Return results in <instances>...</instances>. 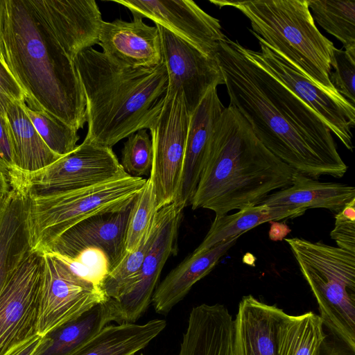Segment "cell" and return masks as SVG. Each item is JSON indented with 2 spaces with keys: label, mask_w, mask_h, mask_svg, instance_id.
Returning a JSON list of instances; mask_svg holds the SVG:
<instances>
[{
  "label": "cell",
  "mask_w": 355,
  "mask_h": 355,
  "mask_svg": "<svg viewBox=\"0 0 355 355\" xmlns=\"http://www.w3.org/2000/svg\"><path fill=\"white\" fill-rule=\"evenodd\" d=\"M334 72L329 78L336 92L352 105H355V53L335 49L331 62Z\"/></svg>",
  "instance_id": "d590c367"
},
{
  "label": "cell",
  "mask_w": 355,
  "mask_h": 355,
  "mask_svg": "<svg viewBox=\"0 0 355 355\" xmlns=\"http://www.w3.org/2000/svg\"><path fill=\"white\" fill-rule=\"evenodd\" d=\"M260 51H252L256 60L275 78L315 112L327 127L352 151L351 128L355 124V107L340 94H331L318 86L289 61L271 49L258 35Z\"/></svg>",
  "instance_id": "7c38bea8"
},
{
  "label": "cell",
  "mask_w": 355,
  "mask_h": 355,
  "mask_svg": "<svg viewBox=\"0 0 355 355\" xmlns=\"http://www.w3.org/2000/svg\"><path fill=\"white\" fill-rule=\"evenodd\" d=\"M323 327L312 311L299 315L286 313L278 331L277 355H318L327 336Z\"/></svg>",
  "instance_id": "f1b7e54d"
},
{
  "label": "cell",
  "mask_w": 355,
  "mask_h": 355,
  "mask_svg": "<svg viewBox=\"0 0 355 355\" xmlns=\"http://www.w3.org/2000/svg\"><path fill=\"white\" fill-rule=\"evenodd\" d=\"M13 102L26 103V96L0 58V113L5 115L8 106Z\"/></svg>",
  "instance_id": "74e56055"
},
{
  "label": "cell",
  "mask_w": 355,
  "mask_h": 355,
  "mask_svg": "<svg viewBox=\"0 0 355 355\" xmlns=\"http://www.w3.org/2000/svg\"><path fill=\"white\" fill-rule=\"evenodd\" d=\"M183 209L174 203L157 210L155 239L144 259L137 282L124 295L111 300L114 322L135 323L151 304L167 259L176 252L177 236Z\"/></svg>",
  "instance_id": "4fadbf2b"
},
{
  "label": "cell",
  "mask_w": 355,
  "mask_h": 355,
  "mask_svg": "<svg viewBox=\"0 0 355 355\" xmlns=\"http://www.w3.org/2000/svg\"><path fill=\"white\" fill-rule=\"evenodd\" d=\"M43 336L37 335L21 345L11 355H33L42 342Z\"/></svg>",
  "instance_id": "b9f144b4"
},
{
  "label": "cell",
  "mask_w": 355,
  "mask_h": 355,
  "mask_svg": "<svg viewBox=\"0 0 355 355\" xmlns=\"http://www.w3.org/2000/svg\"><path fill=\"white\" fill-rule=\"evenodd\" d=\"M225 107L217 87H211L190 115L179 189L173 203L184 209L191 205L205 162L216 121Z\"/></svg>",
  "instance_id": "ac0fdd59"
},
{
  "label": "cell",
  "mask_w": 355,
  "mask_h": 355,
  "mask_svg": "<svg viewBox=\"0 0 355 355\" xmlns=\"http://www.w3.org/2000/svg\"><path fill=\"white\" fill-rule=\"evenodd\" d=\"M0 7H1V0H0Z\"/></svg>",
  "instance_id": "f6af8a7d"
},
{
  "label": "cell",
  "mask_w": 355,
  "mask_h": 355,
  "mask_svg": "<svg viewBox=\"0 0 355 355\" xmlns=\"http://www.w3.org/2000/svg\"><path fill=\"white\" fill-rule=\"evenodd\" d=\"M216 59L230 105L243 115L270 153L313 179L345 175L347 166L324 121L270 73L251 49L226 37L219 43Z\"/></svg>",
  "instance_id": "6da1fadb"
},
{
  "label": "cell",
  "mask_w": 355,
  "mask_h": 355,
  "mask_svg": "<svg viewBox=\"0 0 355 355\" xmlns=\"http://www.w3.org/2000/svg\"><path fill=\"white\" fill-rule=\"evenodd\" d=\"M330 333L355 349V253L302 238L284 239Z\"/></svg>",
  "instance_id": "8992f818"
},
{
  "label": "cell",
  "mask_w": 355,
  "mask_h": 355,
  "mask_svg": "<svg viewBox=\"0 0 355 355\" xmlns=\"http://www.w3.org/2000/svg\"><path fill=\"white\" fill-rule=\"evenodd\" d=\"M44 254L37 331L44 336L107 300L100 286L75 275L60 259Z\"/></svg>",
  "instance_id": "8fae6325"
},
{
  "label": "cell",
  "mask_w": 355,
  "mask_h": 355,
  "mask_svg": "<svg viewBox=\"0 0 355 355\" xmlns=\"http://www.w3.org/2000/svg\"><path fill=\"white\" fill-rule=\"evenodd\" d=\"M147 179L126 174L98 184L47 195H31L34 250L45 253L64 232L100 214L129 206Z\"/></svg>",
  "instance_id": "52a82bcc"
},
{
  "label": "cell",
  "mask_w": 355,
  "mask_h": 355,
  "mask_svg": "<svg viewBox=\"0 0 355 355\" xmlns=\"http://www.w3.org/2000/svg\"><path fill=\"white\" fill-rule=\"evenodd\" d=\"M0 58L26 96V105L78 130L86 99L74 61L30 0H1Z\"/></svg>",
  "instance_id": "7a4b0ae2"
},
{
  "label": "cell",
  "mask_w": 355,
  "mask_h": 355,
  "mask_svg": "<svg viewBox=\"0 0 355 355\" xmlns=\"http://www.w3.org/2000/svg\"><path fill=\"white\" fill-rule=\"evenodd\" d=\"M133 202L123 210L79 222L60 236L46 252L73 257L85 249L98 248L105 254L110 272L126 254L125 235Z\"/></svg>",
  "instance_id": "e0dca14e"
},
{
  "label": "cell",
  "mask_w": 355,
  "mask_h": 355,
  "mask_svg": "<svg viewBox=\"0 0 355 355\" xmlns=\"http://www.w3.org/2000/svg\"><path fill=\"white\" fill-rule=\"evenodd\" d=\"M0 170L4 172L10 182L17 173L13 162L12 143L6 114L0 113Z\"/></svg>",
  "instance_id": "f35d334b"
},
{
  "label": "cell",
  "mask_w": 355,
  "mask_h": 355,
  "mask_svg": "<svg viewBox=\"0 0 355 355\" xmlns=\"http://www.w3.org/2000/svg\"><path fill=\"white\" fill-rule=\"evenodd\" d=\"M318 355H355V349L331 334V336L327 334L320 345Z\"/></svg>",
  "instance_id": "ab89813d"
},
{
  "label": "cell",
  "mask_w": 355,
  "mask_h": 355,
  "mask_svg": "<svg viewBox=\"0 0 355 355\" xmlns=\"http://www.w3.org/2000/svg\"><path fill=\"white\" fill-rule=\"evenodd\" d=\"M86 99L85 141L112 148L142 129H150L164 105L168 74L162 61L148 67L116 64L89 48L74 59Z\"/></svg>",
  "instance_id": "277c9868"
},
{
  "label": "cell",
  "mask_w": 355,
  "mask_h": 355,
  "mask_svg": "<svg viewBox=\"0 0 355 355\" xmlns=\"http://www.w3.org/2000/svg\"><path fill=\"white\" fill-rule=\"evenodd\" d=\"M126 7L134 19L148 18L216 58L220 41L226 37L218 19L191 0H113Z\"/></svg>",
  "instance_id": "5bb4252c"
},
{
  "label": "cell",
  "mask_w": 355,
  "mask_h": 355,
  "mask_svg": "<svg viewBox=\"0 0 355 355\" xmlns=\"http://www.w3.org/2000/svg\"><path fill=\"white\" fill-rule=\"evenodd\" d=\"M157 211L153 185L148 178L144 188L134 200L129 216L125 243L126 254L138 248L152 226Z\"/></svg>",
  "instance_id": "d6a6232c"
},
{
  "label": "cell",
  "mask_w": 355,
  "mask_h": 355,
  "mask_svg": "<svg viewBox=\"0 0 355 355\" xmlns=\"http://www.w3.org/2000/svg\"><path fill=\"white\" fill-rule=\"evenodd\" d=\"M70 58L99 43L103 20L94 0H30Z\"/></svg>",
  "instance_id": "2e32d148"
},
{
  "label": "cell",
  "mask_w": 355,
  "mask_h": 355,
  "mask_svg": "<svg viewBox=\"0 0 355 355\" xmlns=\"http://www.w3.org/2000/svg\"><path fill=\"white\" fill-rule=\"evenodd\" d=\"M128 174L112 148L86 141L47 167L17 180L31 195H47L98 184Z\"/></svg>",
  "instance_id": "30bf717a"
},
{
  "label": "cell",
  "mask_w": 355,
  "mask_h": 355,
  "mask_svg": "<svg viewBox=\"0 0 355 355\" xmlns=\"http://www.w3.org/2000/svg\"><path fill=\"white\" fill-rule=\"evenodd\" d=\"M0 209V294L19 266L34 251L31 198L19 181Z\"/></svg>",
  "instance_id": "ffe728a7"
},
{
  "label": "cell",
  "mask_w": 355,
  "mask_h": 355,
  "mask_svg": "<svg viewBox=\"0 0 355 355\" xmlns=\"http://www.w3.org/2000/svg\"><path fill=\"white\" fill-rule=\"evenodd\" d=\"M112 321L113 309L108 299L46 334L33 355H69Z\"/></svg>",
  "instance_id": "4316f807"
},
{
  "label": "cell",
  "mask_w": 355,
  "mask_h": 355,
  "mask_svg": "<svg viewBox=\"0 0 355 355\" xmlns=\"http://www.w3.org/2000/svg\"><path fill=\"white\" fill-rule=\"evenodd\" d=\"M189 119L182 92L167 89L162 110L149 129L153 159L148 178L153 185L157 210L173 203L177 195Z\"/></svg>",
  "instance_id": "ba28073f"
},
{
  "label": "cell",
  "mask_w": 355,
  "mask_h": 355,
  "mask_svg": "<svg viewBox=\"0 0 355 355\" xmlns=\"http://www.w3.org/2000/svg\"><path fill=\"white\" fill-rule=\"evenodd\" d=\"M355 198V187L340 182H320L295 171L291 184L268 195L261 205L322 208L340 211ZM260 205V204H259Z\"/></svg>",
  "instance_id": "cb8c5ba5"
},
{
  "label": "cell",
  "mask_w": 355,
  "mask_h": 355,
  "mask_svg": "<svg viewBox=\"0 0 355 355\" xmlns=\"http://www.w3.org/2000/svg\"><path fill=\"white\" fill-rule=\"evenodd\" d=\"M163 319L144 324H107L83 345L69 355H135L166 327Z\"/></svg>",
  "instance_id": "d4e9b609"
},
{
  "label": "cell",
  "mask_w": 355,
  "mask_h": 355,
  "mask_svg": "<svg viewBox=\"0 0 355 355\" xmlns=\"http://www.w3.org/2000/svg\"><path fill=\"white\" fill-rule=\"evenodd\" d=\"M21 104L11 103L6 110L17 175L37 172L61 157L46 145Z\"/></svg>",
  "instance_id": "484cf974"
},
{
  "label": "cell",
  "mask_w": 355,
  "mask_h": 355,
  "mask_svg": "<svg viewBox=\"0 0 355 355\" xmlns=\"http://www.w3.org/2000/svg\"><path fill=\"white\" fill-rule=\"evenodd\" d=\"M98 44L110 60L122 67H148L162 62L158 28L146 24L141 19L103 21Z\"/></svg>",
  "instance_id": "d6986e66"
},
{
  "label": "cell",
  "mask_w": 355,
  "mask_h": 355,
  "mask_svg": "<svg viewBox=\"0 0 355 355\" xmlns=\"http://www.w3.org/2000/svg\"><path fill=\"white\" fill-rule=\"evenodd\" d=\"M12 185L7 175L0 170V209L7 199Z\"/></svg>",
  "instance_id": "7bdbcfd3"
},
{
  "label": "cell",
  "mask_w": 355,
  "mask_h": 355,
  "mask_svg": "<svg viewBox=\"0 0 355 355\" xmlns=\"http://www.w3.org/2000/svg\"><path fill=\"white\" fill-rule=\"evenodd\" d=\"M44 254L34 250L0 294V355H11L38 334Z\"/></svg>",
  "instance_id": "9c48e42d"
},
{
  "label": "cell",
  "mask_w": 355,
  "mask_h": 355,
  "mask_svg": "<svg viewBox=\"0 0 355 355\" xmlns=\"http://www.w3.org/2000/svg\"><path fill=\"white\" fill-rule=\"evenodd\" d=\"M178 355H237L234 320L228 309L220 304L193 307Z\"/></svg>",
  "instance_id": "44dd1931"
},
{
  "label": "cell",
  "mask_w": 355,
  "mask_h": 355,
  "mask_svg": "<svg viewBox=\"0 0 355 355\" xmlns=\"http://www.w3.org/2000/svg\"><path fill=\"white\" fill-rule=\"evenodd\" d=\"M21 105L37 133L55 154L62 157L77 147L78 130L44 111L31 110L26 103Z\"/></svg>",
  "instance_id": "1f68e13d"
},
{
  "label": "cell",
  "mask_w": 355,
  "mask_h": 355,
  "mask_svg": "<svg viewBox=\"0 0 355 355\" xmlns=\"http://www.w3.org/2000/svg\"><path fill=\"white\" fill-rule=\"evenodd\" d=\"M153 159L152 141L146 129L128 137L121 151V165L128 175L139 178L150 175Z\"/></svg>",
  "instance_id": "836d02e7"
},
{
  "label": "cell",
  "mask_w": 355,
  "mask_h": 355,
  "mask_svg": "<svg viewBox=\"0 0 355 355\" xmlns=\"http://www.w3.org/2000/svg\"><path fill=\"white\" fill-rule=\"evenodd\" d=\"M330 236L338 247L355 253V198L335 215Z\"/></svg>",
  "instance_id": "8d00e7d4"
},
{
  "label": "cell",
  "mask_w": 355,
  "mask_h": 355,
  "mask_svg": "<svg viewBox=\"0 0 355 355\" xmlns=\"http://www.w3.org/2000/svg\"><path fill=\"white\" fill-rule=\"evenodd\" d=\"M270 227L268 232L269 238L272 241H282L291 232L284 223L270 221Z\"/></svg>",
  "instance_id": "60d3db41"
},
{
  "label": "cell",
  "mask_w": 355,
  "mask_h": 355,
  "mask_svg": "<svg viewBox=\"0 0 355 355\" xmlns=\"http://www.w3.org/2000/svg\"><path fill=\"white\" fill-rule=\"evenodd\" d=\"M295 171L270 153L243 115L229 105L215 124L191 207L223 216L258 205L272 191L289 187Z\"/></svg>",
  "instance_id": "3957f363"
},
{
  "label": "cell",
  "mask_w": 355,
  "mask_h": 355,
  "mask_svg": "<svg viewBox=\"0 0 355 355\" xmlns=\"http://www.w3.org/2000/svg\"><path fill=\"white\" fill-rule=\"evenodd\" d=\"M159 32L162 61L168 74V89L183 94L189 114L207 92L225 85L216 58L209 57L172 32L155 24Z\"/></svg>",
  "instance_id": "9a60e30c"
},
{
  "label": "cell",
  "mask_w": 355,
  "mask_h": 355,
  "mask_svg": "<svg viewBox=\"0 0 355 355\" xmlns=\"http://www.w3.org/2000/svg\"><path fill=\"white\" fill-rule=\"evenodd\" d=\"M313 18L340 41L345 51L355 53V1L307 0Z\"/></svg>",
  "instance_id": "f546056e"
},
{
  "label": "cell",
  "mask_w": 355,
  "mask_h": 355,
  "mask_svg": "<svg viewBox=\"0 0 355 355\" xmlns=\"http://www.w3.org/2000/svg\"><path fill=\"white\" fill-rule=\"evenodd\" d=\"M52 254L65 263L75 275L101 288L110 272L108 259L105 254L98 248L85 249L73 257Z\"/></svg>",
  "instance_id": "e575fe53"
},
{
  "label": "cell",
  "mask_w": 355,
  "mask_h": 355,
  "mask_svg": "<svg viewBox=\"0 0 355 355\" xmlns=\"http://www.w3.org/2000/svg\"><path fill=\"white\" fill-rule=\"evenodd\" d=\"M306 211L304 208L293 206L270 207L260 204L243 208L233 214L216 216L207 234L193 253L205 252L266 222L294 218Z\"/></svg>",
  "instance_id": "83f0119b"
},
{
  "label": "cell",
  "mask_w": 355,
  "mask_h": 355,
  "mask_svg": "<svg viewBox=\"0 0 355 355\" xmlns=\"http://www.w3.org/2000/svg\"><path fill=\"white\" fill-rule=\"evenodd\" d=\"M231 6L250 21L252 31L323 89L334 94L329 78L334 43L316 27L307 0H210Z\"/></svg>",
  "instance_id": "5b68a950"
},
{
  "label": "cell",
  "mask_w": 355,
  "mask_h": 355,
  "mask_svg": "<svg viewBox=\"0 0 355 355\" xmlns=\"http://www.w3.org/2000/svg\"><path fill=\"white\" fill-rule=\"evenodd\" d=\"M139 355H144L143 354H140Z\"/></svg>",
  "instance_id": "bcb514c9"
},
{
  "label": "cell",
  "mask_w": 355,
  "mask_h": 355,
  "mask_svg": "<svg viewBox=\"0 0 355 355\" xmlns=\"http://www.w3.org/2000/svg\"><path fill=\"white\" fill-rule=\"evenodd\" d=\"M285 314L275 305L243 296L234 320L237 355H277L278 331Z\"/></svg>",
  "instance_id": "7402d4cb"
},
{
  "label": "cell",
  "mask_w": 355,
  "mask_h": 355,
  "mask_svg": "<svg viewBox=\"0 0 355 355\" xmlns=\"http://www.w3.org/2000/svg\"><path fill=\"white\" fill-rule=\"evenodd\" d=\"M157 229L156 214L152 226L145 234L138 248L132 252L127 253L103 280L101 289L107 299L114 300L119 299L127 293L137 282L145 256L156 236Z\"/></svg>",
  "instance_id": "4dcf8cb0"
},
{
  "label": "cell",
  "mask_w": 355,
  "mask_h": 355,
  "mask_svg": "<svg viewBox=\"0 0 355 355\" xmlns=\"http://www.w3.org/2000/svg\"><path fill=\"white\" fill-rule=\"evenodd\" d=\"M239 237L235 236L200 253L193 252L173 269L153 293L151 303L156 313H168L197 282L213 270Z\"/></svg>",
  "instance_id": "603a6c76"
},
{
  "label": "cell",
  "mask_w": 355,
  "mask_h": 355,
  "mask_svg": "<svg viewBox=\"0 0 355 355\" xmlns=\"http://www.w3.org/2000/svg\"><path fill=\"white\" fill-rule=\"evenodd\" d=\"M248 256L249 257H248L247 254H245L243 258V261L245 264L254 266L255 257L250 253H248Z\"/></svg>",
  "instance_id": "ee69618b"
}]
</instances>
